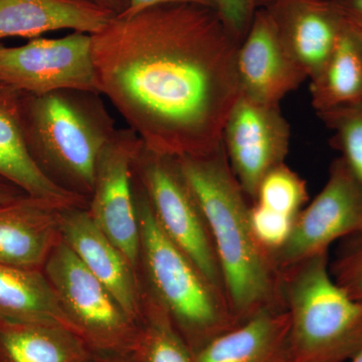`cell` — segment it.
I'll return each mask as SVG.
<instances>
[{"instance_id": "cell-1", "label": "cell", "mask_w": 362, "mask_h": 362, "mask_svg": "<svg viewBox=\"0 0 362 362\" xmlns=\"http://www.w3.org/2000/svg\"><path fill=\"white\" fill-rule=\"evenodd\" d=\"M90 37L100 94L147 149L180 158L221 146L240 95V42L216 9L161 4L115 16Z\"/></svg>"}, {"instance_id": "cell-2", "label": "cell", "mask_w": 362, "mask_h": 362, "mask_svg": "<svg viewBox=\"0 0 362 362\" xmlns=\"http://www.w3.org/2000/svg\"><path fill=\"white\" fill-rule=\"evenodd\" d=\"M206 218L228 306L238 322L282 307L281 275L252 233L251 202L230 169L223 143L201 156L178 158Z\"/></svg>"}, {"instance_id": "cell-3", "label": "cell", "mask_w": 362, "mask_h": 362, "mask_svg": "<svg viewBox=\"0 0 362 362\" xmlns=\"http://www.w3.org/2000/svg\"><path fill=\"white\" fill-rule=\"evenodd\" d=\"M100 93L59 90L21 98L26 148L47 177L90 199L98 161L117 132Z\"/></svg>"}, {"instance_id": "cell-4", "label": "cell", "mask_w": 362, "mask_h": 362, "mask_svg": "<svg viewBox=\"0 0 362 362\" xmlns=\"http://www.w3.org/2000/svg\"><path fill=\"white\" fill-rule=\"evenodd\" d=\"M133 187L140 226L139 273L143 285L165 309L194 354L239 322L225 294L162 230L135 176Z\"/></svg>"}, {"instance_id": "cell-5", "label": "cell", "mask_w": 362, "mask_h": 362, "mask_svg": "<svg viewBox=\"0 0 362 362\" xmlns=\"http://www.w3.org/2000/svg\"><path fill=\"white\" fill-rule=\"evenodd\" d=\"M281 290L290 321V362H344L362 345V301L338 284L329 252L283 270Z\"/></svg>"}, {"instance_id": "cell-6", "label": "cell", "mask_w": 362, "mask_h": 362, "mask_svg": "<svg viewBox=\"0 0 362 362\" xmlns=\"http://www.w3.org/2000/svg\"><path fill=\"white\" fill-rule=\"evenodd\" d=\"M42 270L76 332L95 354H131L139 322L124 311L63 240Z\"/></svg>"}, {"instance_id": "cell-7", "label": "cell", "mask_w": 362, "mask_h": 362, "mask_svg": "<svg viewBox=\"0 0 362 362\" xmlns=\"http://www.w3.org/2000/svg\"><path fill=\"white\" fill-rule=\"evenodd\" d=\"M133 173L148 197L164 233L225 294L206 218L177 157L152 151L141 142Z\"/></svg>"}, {"instance_id": "cell-8", "label": "cell", "mask_w": 362, "mask_h": 362, "mask_svg": "<svg viewBox=\"0 0 362 362\" xmlns=\"http://www.w3.org/2000/svg\"><path fill=\"white\" fill-rule=\"evenodd\" d=\"M362 232V185L340 157L321 192L298 214L287 242L272 256L279 272L329 252L331 245Z\"/></svg>"}, {"instance_id": "cell-9", "label": "cell", "mask_w": 362, "mask_h": 362, "mask_svg": "<svg viewBox=\"0 0 362 362\" xmlns=\"http://www.w3.org/2000/svg\"><path fill=\"white\" fill-rule=\"evenodd\" d=\"M0 80L25 95L68 89L99 93L92 37L75 32L59 39H33L20 47L0 45Z\"/></svg>"}, {"instance_id": "cell-10", "label": "cell", "mask_w": 362, "mask_h": 362, "mask_svg": "<svg viewBox=\"0 0 362 362\" xmlns=\"http://www.w3.org/2000/svg\"><path fill=\"white\" fill-rule=\"evenodd\" d=\"M291 128L280 106L252 101L240 95L223 126L221 143L230 169L250 202L259 183L285 163Z\"/></svg>"}, {"instance_id": "cell-11", "label": "cell", "mask_w": 362, "mask_h": 362, "mask_svg": "<svg viewBox=\"0 0 362 362\" xmlns=\"http://www.w3.org/2000/svg\"><path fill=\"white\" fill-rule=\"evenodd\" d=\"M141 140L132 130H117L98 161L90 218L139 273L140 226L134 197L133 163ZM140 274V273H139Z\"/></svg>"}, {"instance_id": "cell-12", "label": "cell", "mask_w": 362, "mask_h": 362, "mask_svg": "<svg viewBox=\"0 0 362 362\" xmlns=\"http://www.w3.org/2000/svg\"><path fill=\"white\" fill-rule=\"evenodd\" d=\"M242 96L280 106L281 101L308 80L279 37L267 8H258L235 58Z\"/></svg>"}, {"instance_id": "cell-13", "label": "cell", "mask_w": 362, "mask_h": 362, "mask_svg": "<svg viewBox=\"0 0 362 362\" xmlns=\"http://www.w3.org/2000/svg\"><path fill=\"white\" fill-rule=\"evenodd\" d=\"M87 209L71 207L62 211V240L86 268L108 288L124 311L139 322L142 297L140 274L93 221Z\"/></svg>"}, {"instance_id": "cell-14", "label": "cell", "mask_w": 362, "mask_h": 362, "mask_svg": "<svg viewBox=\"0 0 362 362\" xmlns=\"http://www.w3.org/2000/svg\"><path fill=\"white\" fill-rule=\"evenodd\" d=\"M266 8L285 49L310 80L329 59L347 23L327 0H278Z\"/></svg>"}, {"instance_id": "cell-15", "label": "cell", "mask_w": 362, "mask_h": 362, "mask_svg": "<svg viewBox=\"0 0 362 362\" xmlns=\"http://www.w3.org/2000/svg\"><path fill=\"white\" fill-rule=\"evenodd\" d=\"M66 209L71 207L28 194L0 204V265L42 270L62 240Z\"/></svg>"}, {"instance_id": "cell-16", "label": "cell", "mask_w": 362, "mask_h": 362, "mask_svg": "<svg viewBox=\"0 0 362 362\" xmlns=\"http://www.w3.org/2000/svg\"><path fill=\"white\" fill-rule=\"evenodd\" d=\"M21 98L20 92L0 80V176L30 197L87 209V197L59 187L33 160L21 128Z\"/></svg>"}, {"instance_id": "cell-17", "label": "cell", "mask_w": 362, "mask_h": 362, "mask_svg": "<svg viewBox=\"0 0 362 362\" xmlns=\"http://www.w3.org/2000/svg\"><path fill=\"white\" fill-rule=\"evenodd\" d=\"M289 332L285 308L264 309L202 345L194 362H290Z\"/></svg>"}, {"instance_id": "cell-18", "label": "cell", "mask_w": 362, "mask_h": 362, "mask_svg": "<svg viewBox=\"0 0 362 362\" xmlns=\"http://www.w3.org/2000/svg\"><path fill=\"white\" fill-rule=\"evenodd\" d=\"M115 16L90 0H0V40L59 30L93 35Z\"/></svg>"}, {"instance_id": "cell-19", "label": "cell", "mask_w": 362, "mask_h": 362, "mask_svg": "<svg viewBox=\"0 0 362 362\" xmlns=\"http://www.w3.org/2000/svg\"><path fill=\"white\" fill-rule=\"evenodd\" d=\"M95 354L64 326L0 321V362H89Z\"/></svg>"}, {"instance_id": "cell-20", "label": "cell", "mask_w": 362, "mask_h": 362, "mask_svg": "<svg viewBox=\"0 0 362 362\" xmlns=\"http://www.w3.org/2000/svg\"><path fill=\"white\" fill-rule=\"evenodd\" d=\"M0 321L57 324L77 334L44 270L0 265Z\"/></svg>"}, {"instance_id": "cell-21", "label": "cell", "mask_w": 362, "mask_h": 362, "mask_svg": "<svg viewBox=\"0 0 362 362\" xmlns=\"http://www.w3.org/2000/svg\"><path fill=\"white\" fill-rule=\"evenodd\" d=\"M309 81L317 114L362 102V42L354 28L345 26L329 59Z\"/></svg>"}, {"instance_id": "cell-22", "label": "cell", "mask_w": 362, "mask_h": 362, "mask_svg": "<svg viewBox=\"0 0 362 362\" xmlns=\"http://www.w3.org/2000/svg\"><path fill=\"white\" fill-rule=\"evenodd\" d=\"M131 354L137 362H194V351L143 283L141 317Z\"/></svg>"}, {"instance_id": "cell-23", "label": "cell", "mask_w": 362, "mask_h": 362, "mask_svg": "<svg viewBox=\"0 0 362 362\" xmlns=\"http://www.w3.org/2000/svg\"><path fill=\"white\" fill-rule=\"evenodd\" d=\"M317 115L332 133L331 145L362 185V102Z\"/></svg>"}, {"instance_id": "cell-24", "label": "cell", "mask_w": 362, "mask_h": 362, "mask_svg": "<svg viewBox=\"0 0 362 362\" xmlns=\"http://www.w3.org/2000/svg\"><path fill=\"white\" fill-rule=\"evenodd\" d=\"M308 201L306 181L284 163L264 177L252 202L296 218Z\"/></svg>"}, {"instance_id": "cell-25", "label": "cell", "mask_w": 362, "mask_h": 362, "mask_svg": "<svg viewBox=\"0 0 362 362\" xmlns=\"http://www.w3.org/2000/svg\"><path fill=\"white\" fill-rule=\"evenodd\" d=\"M250 220L255 238L272 258L287 242L296 218L251 202Z\"/></svg>"}, {"instance_id": "cell-26", "label": "cell", "mask_w": 362, "mask_h": 362, "mask_svg": "<svg viewBox=\"0 0 362 362\" xmlns=\"http://www.w3.org/2000/svg\"><path fill=\"white\" fill-rule=\"evenodd\" d=\"M341 242L331 274L350 296L362 301V232Z\"/></svg>"}, {"instance_id": "cell-27", "label": "cell", "mask_w": 362, "mask_h": 362, "mask_svg": "<svg viewBox=\"0 0 362 362\" xmlns=\"http://www.w3.org/2000/svg\"><path fill=\"white\" fill-rule=\"evenodd\" d=\"M214 4L228 30L242 42L257 11L256 0H214Z\"/></svg>"}, {"instance_id": "cell-28", "label": "cell", "mask_w": 362, "mask_h": 362, "mask_svg": "<svg viewBox=\"0 0 362 362\" xmlns=\"http://www.w3.org/2000/svg\"><path fill=\"white\" fill-rule=\"evenodd\" d=\"M342 20L362 32V0H327Z\"/></svg>"}, {"instance_id": "cell-29", "label": "cell", "mask_w": 362, "mask_h": 362, "mask_svg": "<svg viewBox=\"0 0 362 362\" xmlns=\"http://www.w3.org/2000/svg\"><path fill=\"white\" fill-rule=\"evenodd\" d=\"M169 4H199V6H209L216 9L214 0H129V6H128L127 9L119 16L130 18V16L141 13L145 9L150 8V7Z\"/></svg>"}, {"instance_id": "cell-30", "label": "cell", "mask_w": 362, "mask_h": 362, "mask_svg": "<svg viewBox=\"0 0 362 362\" xmlns=\"http://www.w3.org/2000/svg\"><path fill=\"white\" fill-rule=\"evenodd\" d=\"M25 192L11 181L0 176V204L13 202L18 197L25 195Z\"/></svg>"}, {"instance_id": "cell-31", "label": "cell", "mask_w": 362, "mask_h": 362, "mask_svg": "<svg viewBox=\"0 0 362 362\" xmlns=\"http://www.w3.org/2000/svg\"><path fill=\"white\" fill-rule=\"evenodd\" d=\"M89 362H137L131 354H95Z\"/></svg>"}, {"instance_id": "cell-32", "label": "cell", "mask_w": 362, "mask_h": 362, "mask_svg": "<svg viewBox=\"0 0 362 362\" xmlns=\"http://www.w3.org/2000/svg\"><path fill=\"white\" fill-rule=\"evenodd\" d=\"M90 1L110 9L116 16L123 13L129 6V0H90Z\"/></svg>"}, {"instance_id": "cell-33", "label": "cell", "mask_w": 362, "mask_h": 362, "mask_svg": "<svg viewBox=\"0 0 362 362\" xmlns=\"http://www.w3.org/2000/svg\"><path fill=\"white\" fill-rule=\"evenodd\" d=\"M278 0H256L257 9L258 8H266V7L272 6L275 4Z\"/></svg>"}, {"instance_id": "cell-34", "label": "cell", "mask_w": 362, "mask_h": 362, "mask_svg": "<svg viewBox=\"0 0 362 362\" xmlns=\"http://www.w3.org/2000/svg\"><path fill=\"white\" fill-rule=\"evenodd\" d=\"M350 362H362V345L361 349L357 350L356 354L351 357Z\"/></svg>"}, {"instance_id": "cell-35", "label": "cell", "mask_w": 362, "mask_h": 362, "mask_svg": "<svg viewBox=\"0 0 362 362\" xmlns=\"http://www.w3.org/2000/svg\"><path fill=\"white\" fill-rule=\"evenodd\" d=\"M357 33H358V35H359V37H361V42H362V32H361V30H356Z\"/></svg>"}]
</instances>
